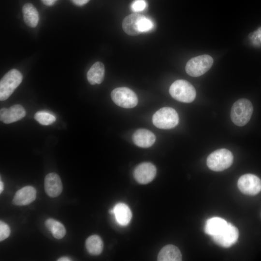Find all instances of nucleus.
Returning a JSON list of instances; mask_svg holds the SVG:
<instances>
[{
	"mask_svg": "<svg viewBox=\"0 0 261 261\" xmlns=\"http://www.w3.org/2000/svg\"><path fill=\"white\" fill-rule=\"evenodd\" d=\"M58 0H41L42 2L47 6H52L54 5Z\"/></svg>",
	"mask_w": 261,
	"mask_h": 261,
	"instance_id": "c85d7f7f",
	"label": "nucleus"
},
{
	"mask_svg": "<svg viewBox=\"0 0 261 261\" xmlns=\"http://www.w3.org/2000/svg\"><path fill=\"white\" fill-rule=\"evenodd\" d=\"M182 255L179 249L173 245L164 246L160 251L158 260L159 261H180Z\"/></svg>",
	"mask_w": 261,
	"mask_h": 261,
	"instance_id": "6ab92c4d",
	"label": "nucleus"
},
{
	"mask_svg": "<svg viewBox=\"0 0 261 261\" xmlns=\"http://www.w3.org/2000/svg\"><path fill=\"white\" fill-rule=\"evenodd\" d=\"M169 93L175 100L182 102L190 103L195 99L196 92L194 87L185 80H177L170 86Z\"/></svg>",
	"mask_w": 261,
	"mask_h": 261,
	"instance_id": "f03ea898",
	"label": "nucleus"
},
{
	"mask_svg": "<svg viewBox=\"0 0 261 261\" xmlns=\"http://www.w3.org/2000/svg\"><path fill=\"white\" fill-rule=\"evenodd\" d=\"M147 3L145 0H135L131 4V10L135 13L143 11L146 7Z\"/></svg>",
	"mask_w": 261,
	"mask_h": 261,
	"instance_id": "393cba45",
	"label": "nucleus"
},
{
	"mask_svg": "<svg viewBox=\"0 0 261 261\" xmlns=\"http://www.w3.org/2000/svg\"><path fill=\"white\" fill-rule=\"evenodd\" d=\"M152 122L156 127L161 129H171L178 123L177 113L173 108L165 107L156 111L152 117Z\"/></svg>",
	"mask_w": 261,
	"mask_h": 261,
	"instance_id": "7ed1b4c3",
	"label": "nucleus"
},
{
	"mask_svg": "<svg viewBox=\"0 0 261 261\" xmlns=\"http://www.w3.org/2000/svg\"><path fill=\"white\" fill-rule=\"evenodd\" d=\"M249 38L251 39L255 45H259L260 44V42H261V27H260L256 31L250 33Z\"/></svg>",
	"mask_w": 261,
	"mask_h": 261,
	"instance_id": "bb28decb",
	"label": "nucleus"
},
{
	"mask_svg": "<svg viewBox=\"0 0 261 261\" xmlns=\"http://www.w3.org/2000/svg\"><path fill=\"white\" fill-rule=\"evenodd\" d=\"M23 76L15 69L8 72L0 81V100H7L22 82Z\"/></svg>",
	"mask_w": 261,
	"mask_h": 261,
	"instance_id": "39448f33",
	"label": "nucleus"
},
{
	"mask_svg": "<svg viewBox=\"0 0 261 261\" xmlns=\"http://www.w3.org/2000/svg\"><path fill=\"white\" fill-rule=\"evenodd\" d=\"M49 231L53 236L58 239L62 238L66 234V229L64 226L57 220H55Z\"/></svg>",
	"mask_w": 261,
	"mask_h": 261,
	"instance_id": "b1692460",
	"label": "nucleus"
},
{
	"mask_svg": "<svg viewBox=\"0 0 261 261\" xmlns=\"http://www.w3.org/2000/svg\"></svg>",
	"mask_w": 261,
	"mask_h": 261,
	"instance_id": "2f4dec72",
	"label": "nucleus"
},
{
	"mask_svg": "<svg viewBox=\"0 0 261 261\" xmlns=\"http://www.w3.org/2000/svg\"><path fill=\"white\" fill-rule=\"evenodd\" d=\"M58 261H71V260L68 257H61L59 258L58 260Z\"/></svg>",
	"mask_w": 261,
	"mask_h": 261,
	"instance_id": "c756f323",
	"label": "nucleus"
},
{
	"mask_svg": "<svg viewBox=\"0 0 261 261\" xmlns=\"http://www.w3.org/2000/svg\"><path fill=\"white\" fill-rule=\"evenodd\" d=\"M10 230L7 224L0 221V241H2L7 238L10 235Z\"/></svg>",
	"mask_w": 261,
	"mask_h": 261,
	"instance_id": "a878e982",
	"label": "nucleus"
},
{
	"mask_svg": "<svg viewBox=\"0 0 261 261\" xmlns=\"http://www.w3.org/2000/svg\"><path fill=\"white\" fill-rule=\"evenodd\" d=\"M34 118L40 124L43 125H49L55 122V116L46 111H39L34 115Z\"/></svg>",
	"mask_w": 261,
	"mask_h": 261,
	"instance_id": "4be33fe9",
	"label": "nucleus"
},
{
	"mask_svg": "<svg viewBox=\"0 0 261 261\" xmlns=\"http://www.w3.org/2000/svg\"><path fill=\"white\" fill-rule=\"evenodd\" d=\"M44 189L50 197L59 196L62 191V184L59 175L55 173L47 174L44 178Z\"/></svg>",
	"mask_w": 261,
	"mask_h": 261,
	"instance_id": "f8f14e48",
	"label": "nucleus"
},
{
	"mask_svg": "<svg viewBox=\"0 0 261 261\" xmlns=\"http://www.w3.org/2000/svg\"><path fill=\"white\" fill-rule=\"evenodd\" d=\"M23 18L25 23L31 28L36 27L39 20V15L33 4L27 3L22 7Z\"/></svg>",
	"mask_w": 261,
	"mask_h": 261,
	"instance_id": "aec40b11",
	"label": "nucleus"
},
{
	"mask_svg": "<svg viewBox=\"0 0 261 261\" xmlns=\"http://www.w3.org/2000/svg\"><path fill=\"white\" fill-rule=\"evenodd\" d=\"M153 28L154 24L152 21L143 15L138 22V29L141 33L148 32Z\"/></svg>",
	"mask_w": 261,
	"mask_h": 261,
	"instance_id": "5701e85b",
	"label": "nucleus"
},
{
	"mask_svg": "<svg viewBox=\"0 0 261 261\" xmlns=\"http://www.w3.org/2000/svg\"><path fill=\"white\" fill-rule=\"evenodd\" d=\"M72 3L77 6H82L87 3L90 0H71Z\"/></svg>",
	"mask_w": 261,
	"mask_h": 261,
	"instance_id": "cd10ccee",
	"label": "nucleus"
},
{
	"mask_svg": "<svg viewBox=\"0 0 261 261\" xmlns=\"http://www.w3.org/2000/svg\"><path fill=\"white\" fill-rule=\"evenodd\" d=\"M228 223V222L221 218L214 217L209 218L205 225V232L212 237L217 235L226 227Z\"/></svg>",
	"mask_w": 261,
	"mask_h": 261,
	"instance_id": "a211bd4d",
	"label": "nucleus"
},
{
	"mask_svg": "<svg viewBox=\"0 0 261 261\" xmlns=\"http://www.w3.org/2000/svg\"><path fill=\"white\" fill-rule=\"evenodd\" d=\"M3 189V184L1 181H0V193H1Z\"/></svg>",
	"mask_w": 261,
	"mask_h": 261,
	"instance_id": "7c9ffc66",
	"label": "nucleus"
},
{
	"mask_svg": "<svg viewBox=\"0 0 261 261\" xmlns=\"http://www.w3.org/2000/svg\"><path fill=\"white\" fill-rule=\"evenodd\" d=\"M238 187L243 193L255 195L261 191V180L253 174H245L238 179Z\"/></svg>",
	"mask_w": 261,
	"mask_h": 261,
	"instance_id": "6e6552de",
	"label": "nucleus"
},
{
	"mask_svg": "<svg viewBox=\"0 0 261 261\" xmlns=\"http://www.w3.org/2000/svg\"><path fill=\"white\" fill-rule=\"evenodd\" d=\"M26 114V110L22 105L15 104L9 108H1L0 110V118L3 123L9 124L20 120Z\"/></svg>",
	"mask_w": 261,
	"mask_h": 261,
	"instance_id": "9b49d317",
	"label": "nucleus"
},
{
	"mask_svg": "<svg viewBox=\"0 0 261 261\" xmlns=\"http://www.w3.org/2000/svg\"><path fill=\"white\" fill-rule=\"evenodd\" d=\"M36 197L34 188L28 186L18 190L14 195L13 203L19 206L26 205L33 202Z\"/></svg>",
	"mask_w": 261,
	"mask_h": 261,
	"instance_id": "ddd939ff",
	"label": "nucleus"
},
{
	"mask_svg": "<svg viewBox=\"0 0 261 261\" xmlns=\"http://www.w3.org/2000/svg\"><path fill=\"white\" fill-rule=\"evenodd\" d=\"M111 98L117 105L125 108H131L136 106L138 100L135 93L126 87L115 88L111 92Z\"/></svg>",
	"mask_w": 261,
	"mask_h": 261,
	"instance_id": "0eeeda50",
	"label": "nucleus"
},
{
	"mask_svg": "<svg viewBox=\"0 0 261 261\" xmlns=\"http://www.w3.org/2000/svg\"><path fill=\"white\" fill-rule=\"evenodd\" d=\"M142 15L139 14H132L125 17L122 25L124 32L130 36L141 34L138 29V22Z\"/></svg>",
	"mask_w": 261,
	"mask_h": 261,
	"instance_id": "f3484780",
	"label": "nucleus"
},
{
	"mask_svg": "<svg viewBox=\"0 0 261 261\" xmlns=\"http://www.w3.org/2000/svg\"><path fill=\"white\" fill-rule=\"evenodd\" d=\"M213 59L209 55H203L189 60L186 64V72L192 77H199L207 72L212 67Z\"/></svg>",
	"mask_w": 261,
	"mask_h": 261,
	"instance_id": "423d86ee",
	"label": "nucleus"
},
{
	"mask_svg": "<svg viewBox=\"0 0 261 261\" xmlns=\"http://www.w3.org/2000/svg\"><path fill=\"white\" fill-rule=\"evenodd\" d=\"M113 209V214L118 224L126 226L130 223L132 214L130 208L127 204L122 203H118Z\"/></svg>",
	"mask_w": 261,
	"mask_h": 261,
	"instance_id": "dca6fc26",
	"label": "nucleus"
},
{
	"mask_svg": "<svg viewBox=\"0 0 261 261\" xmlns=\"http://www.w3.org/2000/svg\"><path fill=\"white\" fill-rule=\"evenodd\" d=\"M105 73L104 66L102 63H94L87 72V79L91 85L100 84L103 80Z\"/></svg>",
	"mask_w": 261,
	"mask_h": 261,
	"instance_id": "2eb2a0df",
	"label": "nucleus"
},
{
	"mask_svg": "<svg viewBox=\"0 0 261 261\" xmlns=\"http://www.w3.org/2000/svg\"><path fill=\"white\" fill-rule=\"evenodd\" d=\"M156 173V168L152 163L143 162L139 164L134 169L133 176L139 183L146 184L153 180Z\"/></svg>",
	"mask_w": 261,
	"mask_h": 261,
	"instance_id": "9d476101",
	"label": "nucleus"
},
{
	"mask_svg": "<svg viewBox=\"0 0 261 261\" xmlns=\"http://www.w3.org/2000/svg\"><path fill=\"white\" fill-rule=\"evenodd\" d=\"M86 247L90 254L98 255L102 251L103 242L99 236L93 235L86 240Z\"/></svg>",
	"mask_w": 261,
	"mask_h": 261,
	"instance_id": "412c9836",
	"label": "nucleus"
},
{
	"mask_svg": "<svg viewBox=\"0 0 261 261\" xmlns=\"http://www.w3.org/2000/svg\"><path fill=\"white\" fill-rule=\"evenodd\" d=\"M232 161V152L227 149L221 148L214 151L208 156L206 164L210 170L219 172L228 168Z\"/></svg>",
	"mask_w": 261,
	"mask_h": 261,
	"instance_id": "20e7f679",
	"label": "nucleus"
},
{
	"mask_svg": "<svg viewBox=\"0 0 261 261\" xmlns=\"http://www.w3.org/2000/svg\"><path fill=\"white\" fill-rule=\"evenodd\" d=\"M132 141L138 146L147 148L151 146L156 141V136L151 131L140 129L136 130L132 135Z\"/></svg>",
	"mask_w": 261,
	"mask_h": 261,
	"instance_id": "4468645a",
	"label": "nucleus"
},
{
	"mask_svg": "<svg viewBox=\"0 0 261 261\" xmlns=\"http://www.w3.org/2000/svg\"><path fill=\"white\" fill-rule=\"evenodd\" d=\"M238 236L237 229L228 222L226 227L218 234L212 237L218 245L222 247H229L236 242Z\"/></svg>",
	"mask_w": 261,
	"mask_h": 261,
	"instance_id": "1a4fd4ad",
	"label": "nucleus"
},
{
	"mask_svg": "<svg viewBox=\"0 0 261 261\" xmlns=\"http://www.w3.org/2000/svg\"><path fill=\"white\" fill-rule=\"evenodd\" d=\"M253 111V105L248 100L240 99L235 102L232 107V121L238 126H243L250 119Z\"/></svg>",
	"mask_w": 261,
	"mask_h": 261,
	"instance_id": "f257e3e1",
	"label": "nucleus"
}]
</instances>
